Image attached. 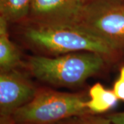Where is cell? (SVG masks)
I'll return each mask as SVG.
<instances>
[{"label": "cell", "mask_w": 124, "mask_h": 124, "mask_svg": "<svg viewBox=\"0 0 124 124\" xmlns=\"http://www.w3.org/2000/svg\"><path fill=\"white\" fill-rule=\"evenodd\" d=\"M22 25L23 41L41 55L91 52L101 55L110 64L118 62L124 56L104 40L77 23L39 25L24 23Z\"/></svg>", "instance_id": "6da1fadb"}, {"label": "cell", "mask_w": 124, "mask_h": 124, "mask_svg": "<svg viewBox=\"0 0 124 124\" xmlns=\"http://www.w3.org/2000/svg\"><path fill=\"white\" fill-rule=\"evenodd\" d=\"M109 64L99 54L79 52L57 56H31L23 66L44 83L57 87L77 88Z\"/></svg>", "instance_id": "7a4b0ae2"}, {"label": "cell", "mask_w": 124, "mask_h": 124, "mask_svg": "<svg viewBox=\"0 0 124 124\" xmlns=\"http://www.w3.org/2000/svg\"><path fill=\"white\" fill-rule=\"evenodd\" d=\"M88 95L38 88L35 97L15 111L11 119L17 124H55L73 116L90 112L86 106ZM91 113V112H90Z\"/></svg>", "instance_id": "3957f363"}, {"label": "cell", "mask_w": 124, "mask_h": 124, "mask_svg": "<svg viewBox=\"0 0 124 124\" xmlns=\"http://www.w3.org/2000/svg\"><path fill=\"white\" fill-rule=\"evenodd\" d=\"M77 24L104 40L124 55V3L86 1Z\"/></svg>", "instance_id": "277c9868"}, {"label": "cell", "mask_w": 124, "mask_h": 124, "mask_svg": "<svg viewBox=\"0 0 124 124\" xmlns=\"http://www.w3.org/2000/svg\"><path fill=\"white\" fill-rule=\"evenodd\" d=\"M38 90L19 68L0 70V116H11L35 97Z\"/></svg>", "instance_id": "5b68a950"}, {"label": "cell", "mask_w": 124, "mask_h": 124, "mask_svg": "<svg viewBox=\"0 0 124 124\" xmlns=\"http://www.w3.org/2000/svg\"><path fill=\"white\" fill-rule=\"evenodd\" d=\"M85 3L86 0H32L30 15L25 23L39 25L77 23Z\"/></svg>", "instance_id": "8992f818"}, {"label": "cell", "mask_w": 124, "mask_h": 124, "mask_svg": "<svg viewBox=\"0 0 124 124\" xmlns=\"http://www.w3.org/2000/svg\"><path fill=\"white\" fill-rule=\"evenodd\" d=\"M20 51L10 39L8 22L0 17V70L23 66Z\"/></svg>", "instance_id": "52a82bcc"}, {"label": "cell", "mask_w": 124, "mask_h": 124, "mask_svg": "<svg viewBox=\"0 0 124 124\" xmlns=\"http://www.w3.org/2000/svg\"><path fill=\"white\" fill-rule=\"evenodd\" d=\"M86 106L93 114L106 112L115 106L119 101L113 90L104 88L100 83H96L90 88Z\"/></svg>", "instance_id": "ba28073f"}, {"label": "cell", "mask_w": 124, "mask_h": 124, "mask_svg": "<svg viewBox=\"0 0 124 124\" xmlns=\"http://www.w3.org/2000/svg\"><path fill=\"white\" fill-rule=\"evenodd\" d=\"M32 0H0V17L8 22L22 24L28 20Z\"/></svg>", "instance_id": "9c48e42d"}, {"label": "cell", "mask_w": 124, "mask_h": 124, "mask_svg": "<svg viewBox=\"0 0 124 124\" xmlns=\"http://www.w3.org/2000/svg\"><path fill=\"white\" fill-rule=\"evenodd\" d=\"M55 124H114L107 116L93 113H85L73 116Z\"/></svg>", "instance_id": "30bf717a"}, {"label": "cell", "mask_w": 124, "mask_h": 124, "mask_svg": "<svg viewBox=\"0 0 124 124\" xmlns=\"http://www.w3.org/2000/svg\"><path fill=\"white\" fill-rule=\"evenodd\" d=\"M112 90L119 101H124V66L120 68L119 76L113 85Z\"/></svg>", "instance_id": "8fae6325"}, {"label": "cell", "mask_w": 124, "mask_h": 124, "mask_svg": "<svg viewBox=\"0 0 124 124\" xmlns=\"http://www.w3.org/2000/svg\"><path fill=\"white\" fill-rule=\"evenodd\" d=\"M114 124H124V111L106 115Z\"/></svg>", "instance_id": "7c38bea8"}, {"label": "cell", "mask_w": 124, "mask_h": 124, "mask_svg": "<svg viewBox=\"0 0 124 124\" xmlns=\"http://www.w3.org/2000/svg\"><path fill=\"white\" fill-rule=\"evenodd\" d=\"M0 124H17L13 121L10 116L9 117H3L0 116Z\"/></svg>", "instance_id": "4fadbf2b"}, {"label": "cell", "mask_w": 124, "mask_h": 124, "mask_svg": "<svg viewBox=\"0 0 124 124\" xmlns=\"http://www.w3.org/2000/svg\"><path fill=\"white\" fill-rule=\"evenodd\" d=\"M113 1V2L124 3V0H86V1Z\"/></svg>", "instance_id": "5bb4252c"}]
</instances>
